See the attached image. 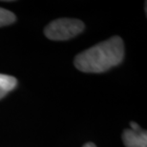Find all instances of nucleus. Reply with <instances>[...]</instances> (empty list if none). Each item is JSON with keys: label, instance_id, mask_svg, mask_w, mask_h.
<instances>
[{"label": "nucleus", "instance_id": "obj_1", "mask_svg": "<svg viewBox=\"0 0 147 147\" xmlns=\"http://www.w3.org/2000/svg\"><path fill=\"white\" fill-rule=\"evenodd\" d=\"M124 57V44L119 36L85 50L75 58V66L84 73H102L121 62Z\"/></svg>", "mask_w": 147, "mask_h": 147}, {"label": "nucleus", "instance_id": "obj_2", "mask_svg": "<svg viewBox=\"0 0 147 147\" xmlns=\"http://www.w3.org/2000/svg\"><path fill=\"white\" fill-rule=\"evenodd\" d=\"M84 30V23L76 18H58L44 29V34L51 40L62 41L73 38Z\"/></svg>", "mask_w": 147, "mask_h": 147}, {"label": "nucleus", "instance_id": "obj_3", "mask_svg": "<svg viewBox=\"0 0 147 147\" xmlns=\"http://www.w3.org/2000/svg\"><path fill=\"white\" fill-rule=\"evenodd\" d=\"M122 140L126 147H147V134L145 130L133 131L126 129L122 134Z\"/></svg>", "mask_w": 147, "mask_h": 147}, {"label": "nucleus", "instance_id": "obj_4", "mask_svg": "<svg viewBox=\"0 0 147 147\" xmlns=\"http://www.w3.org/2000/svg\"><path fill=\"white\" fill-rule=\"evenodd\" d=\"M17 85V79L14 76L0 74V99L3 98L10 91Z\"/></svg>", "mask_w": 147, "mask_h": 147}, {"label": "nucleus", "instance_id": "obj_5", "mask_svg": "<svg viewBox=\"0 0 147 147\" xmlns=\"http://www.w3.org/2000/svg\"><path fill=\"white\" fill-rule=\"evenodd\" d=\"M16 20V16L11 11L0 8V27L11 25Z\"/></svg>", "mask_w": 147, "mask_h": 147}, {"label": "nucleus", "instance_id": "obj_6", "mask_svg": "<svg viewBox=\"0 0 147 147\" xmlns=\"http://www.w3.org/2000/svg\"><path fill=\"white\" fill-rule=\"evenodd\" d=\"M130 125H131V127H132L131 130H133V131H140V127L139 126V124H138V123H136V122L131 121L130 122Z\"/></svg>", "mask_w": 147, "mask_h": 147}, {"label": "nucleus", "instance_id": "obj_7", "mask_svg": "<svg viewBox=\"0 0 147 147\" xmlns=\"http://www.w3.org/2000/svg\"><path fill=\"white\" fill-rule=\"evenodd\" d=\"M83 147H96V146L92 142H88V143H86V144H84Z\"/></svg>", "mask_w": 147, "mask_h": 147}]
</instances>
